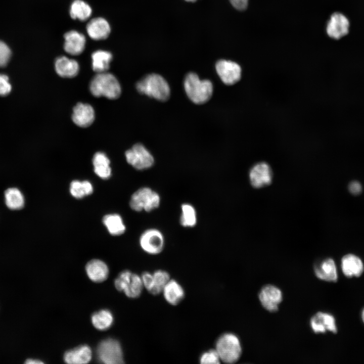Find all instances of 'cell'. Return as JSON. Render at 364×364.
<instances>
[{"mask_svg":"<svg viewBox=\"0 0 364 364\" xmlns=\"http://www.w3.org/2000/svg\"><path fill=\"white\" fill-rule=\"evenodd\" d=\"M93 70L97 73L106 72L113 58L112 54L105 50H97L91 56Z\"/></svg>","mask_w":364,"mask_h":364,"instance_id":"d4e9b609","label":"cell"},{"mask_svg":"<svg viewBox=\"0 0 364 364\" xmlns=\"http://www.w3.org/2000/svg\"><path fill=\"white\" fill-rule=\"evenodd\" d=\"M103 222L112 235H119L123 234L125 230L122 218L117 214H111L105 215Z\"/></svg>","mask_w":364,"mask_h":364,"instance_id":"f1b7e54d","label":"cell"},{"mask_svg":"<svg viewBox=\"0 0 364 364\" xmlns=\"http://www.w3.org/2000/svg\"><path fill=\"white\" fill-rule=\"evenodd\" d=\"M5 202L8 208L16 210L22 208L24 204L22 194L16 188H10L5 192Z\"/></svg>","mask_w":364,"mask_h":364,"instance_id":"f546056e","label":"cell"},{"mask_svg":"<svg viewBox=\"0 0 364 364\" xmlns=\"http://www.w3.org/2000/svg\"><path fill=\"white\" fill-rule=\"evenodd\" d=\"M361 317H362V321H363V323H364V309H363V310H362V312Z\"/></svg>","mask_w":364,"mask_h":364,"instance_id":"f35d334b","label":"cell"},{"mask_svg":"<svg viewBox=\"0 0 364 364\" xmlns=\"http://www.w3.org/2000/svg\"><path fill=\"white\" fill-rule=\"evenodd\" d=\"M85 270L89 279L96 283L103 282L109 275L108 266L99 259L89 261L85 266Z\"/></svg>","mask_w":364,"mask_h":364,"instance_id":"7402d4cb","label":"cell"},{"mask_svg":"<svg viewBox=\"0 0 364 364\" xmlns=\"http://www.w3.org/2000/svg\"><path fill=\"white\" fill-rule=\"evenodd\" d=\"M314 271L317 278L328 282H336L338 276L334 261L332 258H327L316 263L314 266Z\"/></svg>","mask_w":364,"mask_h":364,"instance_id":"44dd1931","label":"cell"},{"mask_svg":"<svg viewBox=\"0 0 364 364\" xmlns=\"http://www.w3.org/2000/svg\"><path fill=\"white\" fill-rule=\"evenodd\" d=\"M70 192L73 197L80 199L91 194L93 192V188L88 181L75 180L70 184Z\"/></svg>","mask_w":364,"mask_h":364,"instance_id":"4dcf8cb0","label":"cell"},{"mask_svg":"<svg viewBox=\"0 0 364 364\" xmlns=\"http://www.w3.org/2000/svg\"><path fill=\"white\" fill-rule=\"evenodd\" d=\"M341 268L343 274L347 277H359L363 271L361 259L353 254L343 256L341 260Z\"/></svg>","mask_w":364,"mask_h":364,"instance_id":"603a6c76","label":"cell"},{"mask_svg":"<svg viewBox=\"0 0 364 364\" xmlns=\"http://www.w3.org/2000/svg\"><path fill=\"white\" fill-rule=\"evenodd\" d=\"M258 296L262 306L270 312L277 311L279 305L283 300L281 291L277 287L271 285L263 287L260 291Z\"/></svg>","mask_w":364,"mask_h":364,"instance_id":"4fadbf2b","label":"cell"},{"mask_svg":"<svg viewBox=\"0 0 364 364\" xmlns=\"http://www.w3.org/2000/svg\"><path fill=\"white\" fill-rule=\"evenodd\" d=\"M65 51L71 55H78L84 50L86 44L85 36L81 33L72 30L64 35Z\"/></svg>","mask_w":364,"mask_h":364,"instance_id":"5bb4252c","label":"cell"},{"mask_svg":"<svg viewBox=\"0 0 364 364\" xmlns=\"http://www.w3.org/2000/svg\"><path fill=\"white\" fill-rule=\"evenodd\" d=\"M216 351L220 361L226 363L237 361L242 354V347L238 337L233 333L220 335L215 342Z\"/></svg>","mask_w":364,"mask_h":364,"instance_id":"277c9868","label":"cell"},{"mask_svg":"<svg viewBox=\"0 0 364 364\" xmlns=\"http://www.w3.org/2000/svg\"><path fill=\"white\" fill-rule=\"evenodd\" d=\"M310 325L312 331L315 333H324L327 331L334 333L337 332L334 316L327 313H316L311 318Z\"/></svg>","mask_w":364,"mask_h":364,"instance_id":"2e32d148","label":"cell"},{"mask_svg":"<svg viewBox=\"0 0 364 364\" xmlns=\"http://www.w3.org/2000/svg\"><path fill=\"white\" fill-rule=\"evenodd\" d=\"M116 289L130 298L140 296L144 288L141 277L128 270L121 271L114 281Z\"/></svg>","mask_w":364,"mask_h":364,"instance_id":"5b68a950","label":"cell"},{"mask_svg":"<svg viewBox=\"0 0 364 364\" xmlns=\"http://www.w3.org/2000/svg\"><path fill=\"white\" fill-rule=\"evenodd\" d=\"M127 162L138 170H144L152 166L153 156L141 144H136L125 152Z\"/></svg>","mask_w":364,"mask_h":364,"instance_id":"ba28073f","label":"cell"},{"mask_svg":"<svg viewBox=\"0 0 364 364\" xmlns=\"http://www.w3.org/2000/svg\"><path fill=\"white\" fill-rule=\"evenodd\" d=\"M93 163L95 173L103 179L108 178L111 174L110 160L103 152L96 153L93 159Z\"/></svg>","mask_w":364,"mask_h":364,"instance_id":"484cf974","label":"cell"},{"mask_svg":"<svg viewBox=\"0 0 364 364\" xmlns=\"http://www.w3.org/2000/svg\"><path fill=\"white\" fill-rule=\"evenodd\" d=\"M180 224L185 227H193L197 222L196 212L193 206L189 204L181 205Z\"/></svg>","mask_w":364,"mask_h":364,"instance_id":"1f68e13d","label":"cell"},{"mask_svg":"<svg viewBox=\"0 0 364 364\" xmlns=\"http://www.w3.org/2000/svg\"><path fill=\"white\" fill-rule=\"evenodd\" d=\"M55 68L60 76L72 78L77 75L79 66L76 60L66 56H61L55 60Z\"/></svg>","mask_w":364,"mask_h":364,"instance_id":"ffe728a7","label":"cell"},{"mask_svg":"<svg viewBox=\"0 0 364 364\" xmlns=\"http://www.w3.org/2000/svg\"><path fill=\"white\" fill-rule=\"evenodd\" d=\"M350 23L348 17L340 12L333 13L326 26L327 35L331 38L339 40L349 32Z\"/></svg>","mask_w":364,"mask_h":364,"instance_id":"9c48e42d","label":"cell"},{"mask_svg":"<svg viewBox=\"0 0 364 364\" xmlns=\"http://www.w3.org/2000/svg\"><path fill=\"white\" fill-rule=\"evenodd\" d=\"M184 88L189 98L196 104L208 102L213 94V84L209 80H201L197 74L190 72L186 76Z\"/></svg>","mask_w":364,"mask_h":364,"instance_id":"6da1fadb","label":"cell"},{"mask_svg":"<svg viewBox=\"0 0 364 364\" xmlns=\"http://www.w3.org/2000/svg\"><path fill=\"white\" fill-rule=\"evenodd\" d=\"M349 192L353 195H358L362 190L360 184L357 181H352L348 185Z\"/></svg>","mask_w":364,"mask_h":364,"instance_id":"d590c367","label":"cell"},{"mask_svg":"<svg viewBox=\"0 0 364 364\" xmlns=\"http://www.w3.org/2000/svg\"><path fill=\"white\" fill-rule=\"evenodd\" d=\"M11 52L8 46L0 40V67H5L11 57Z\"/></svg>","mask_w":364,"mask_h":364,"instance_id":"836d02e7","label":"cell"},{"mask_svg":"<svg viewBox=\"0 0 364 364\" xmlns=\"http://www.w3.org/2000/svg\"><path fill=\"white\" fill-rule=\"evenodd\" d=\"M72 119L77 126L81 127H88L94 121V110L88 104L78 103L73 108Z\"/></svg>","mask_w":364,"mask_h":364,"instance_id":"e0dca14e","label":"cell"},{"mask_svg":"<svg viewBox=\"0 0 364 364\" xmlns=\"http://www.w3.org/2000/svg\"><path fill=\"white\" fill-rule=\"evenodd\" d=\"M86 30L88 35L92 39L101 40L108 37L111 32V27L105 18L96 17L87 23Z\"/></svg>","mask_w":364,"mask_h":364,"instance_id":"9a60e30c","label":"cell"},{"mask_svg":"<svg viewBox=\"0 0 364 364\" xmlns=\"http://www.w3.org/2000/svg\"><path fill=\"white\" fill-rule=\"evenodd\" d=\"M248 0H230L232 5L236 9L240 11L246 9Z\"/></svg>","mask_w":364,"mask_h":364,"instance_id":"8d00e7d4","label":"cell"},{"mask_svg":"<svg viewBox=\"0 0 364 364\" xmlns=\"http://www.w3.org/2000/svg\"><path fill=\"white\" fill-rule=\"evenodd\" d=\"M215 69L221 81L226 85H233L241 78V67L234 61L218 60L215 64Z\"/></svg>","mask_w":364,"mask_h":364,"instance_id":"30bf717a","label":"cell"},{"mask_svg":"<svg viewBox=\"0 0 364 364\" xmlns=\"http://www.w3.org/2000/svg\"><path fill=\"white\" fill-rule=\"evenodd\" d=\"M140 244L146 253L152 255L158 254L163 250L164 247L163 235L156 229L147 230L141 235Z\"/></svg>","mask_w":364,"mask_h":364,"instance_id":"7c38bea8","label":"cell"},{"mask_svg":"<svg viewBox=\"0 0 364 364\" xmlns=\"http://www.w3.org/2000/svg\"><path fill=\"white\" fill-rule=\"evenodd\" d=\"M162 293L165 301L173 306L180 303L185 296V290L182 286L173 279L169 281L164 287Z\"/></svg>","mask_w":364,"mask_h":364,"instance_id":"d6986e66","label":"cell"},{"mask_svg":"<svg viewBox=\"0 0 364 364\" xmlns=\"http://www.w3.org/2000/svg\"><path fill=\"white\" fill-rule=\"evenodd\" d=\"M185 1H186L187 2H195L196 0H185Z\"/></svg>","mask_w":364,"mask_h":364,"instance_id":"ab89813d","label":"cell"},{"mask_svg":"<svg viewBox=\"0 0 364 364\" xmlns=\"http://www.w3.org/2000/svg\"><path fill=\"white\" fill-rule=\"evenodd\" d=\"M69 14L73 19L85 21L89 19L92 14L90 6L83 0H74L70 7Z\"/></svg>","mask_w":364,"mask_h":364,"instance_id":"4316f807","label":"cell"},{"mask_svg":"<svg viewBox=\"0 0 364 364\" xmlns=\"http://www.w3.org/2000/svg\"><path fill=\"white\" fill-rule=\"evenodd\" d=\"M27 364H42L43 362L39 359H27L25 362Z\"/></svg>","mask_w":364,"mask_h":364,"instance_id":"74e56055","label":"cell"},{"mask_svg":"<svg viewBox=\"0 0 364 364\" xmlns=\"http://www.w3.org/2000/svg\"><path fill=\"white\" fill-rule=\"evenodd\" d=\"M199 361L203 364H217L220 362L219 356L215 349L203 352L200 356Z\"/></svg>","mask_w":364,"mask_h":364,"instance_id":"d6a6232c","label":"cell"},{"mask_svg":"<svg viewBox=\"0 0 364 364\" xmlns=\"http://www.w3.org/2000/svg\"><path fill=\"white\" fill-rule=\"evenodd\" d=\"M98 360L106 364H120L124 363L123 355L119 341L113 338L101 341L97 349Z\"/></svg>","mask_w":364,"mask_h":364,"instance_id":"8992f818","label":"cell"},{"mask_svg":"<svg viewBox=\"0 0 364 364\" xmlns=\"http://www.w3.org/2000/svg\"><path fill=\"white\" fill-rule=\"evenodd\" d=\"M250 184L254 188H261L269 185L272 180L273 172L270 165L265 162L254 164L250 169Z\"/></svg>","mask_w":364,"mask_h":364,"instance_id":"8fae6325","label":"cell"},{"mask_svg":"<svg viewBox=\"0 0 364 364\" xmlns=\"http://www.w3.org/2000/svg\"><path fill=\"white\" fill-rule=\"evenodd\" d=\"M170 280L169 274L165 270L158 269L152 273V276L147 290L153 295L162 293L166 284Z\"/></svg>","mask_w":364,"mask_h":364,"instance_id":"cb8c5ba5","label":"cell"},{"mask_svg":"<svg viewBox=\"0 0 364 364\" xmlns=\"http://www.w3.org/2000/svg\"><path fill=\"white\" fill-rule=\"evenodd\" d=\"M92 357V351L87 345H81L67 351L63 359L69 364H84L89 362Z\"/></svg>","mask_w":364,"mask_h":364,"instance_id":"ac0fdd59","label":"cell"},{"mask_svg":"<svg viewBox=\"0 0 364 364\" xmlns=\"http://www.w3.org/2000/svg\"><path fill=\"white\" fill-rule=\"evenodd\" d=\"M136 88L140 93L160 101H166L170 97V90L168 83L158 74L146 75L137 82Z\"/></svg>","mask_w":364,"mask_h":364,"instance_id":"7a4b0ae2","label":"cell"},{"mask_svg":"<svg viewBox=\"0 0 364 364\" xmlns=\"http://www.w3.org/2000/svg\"><path fill=\"white\" fill-rule=\"evenodd\" d=\"M89 90L96 97H104L112 100L117 99L121 92L117 78L107 72L97 73L90 82Z\"/></svg>","mask_w":364,"mask_h":364,"instance_id":"3957f363","label":"cell"},{"mask_svg":"<svg viewBox=\"0 0 364 364\" xmlns=\"http://www.w3.org/2000/svg\"><path fill=\"white\" fill-rule=\"evenodd\" d=\"M160 198L157 193L148 187L141 188L131 196L129 205L133 210L150 212L160 204Z\"/></svg>","mask_w":364,"mask_h":364,"instance_id":"52a82bcc","label":"cell"},{"mask_svg":"<svg viewBox=\"0 0 364 364\" xmlns=\"http://www.w3.org/2000/svg\"><path fill=\"white\" fill-rule=\"evenodd\" d=\"M11 90V85L9 82L8 77L0 74V96L8 95Z\"/></svg>","mask_w":364,"mask_h":364,"instance_id":"e575fe53","label":"cell"},{"mask_svg":"<svg viewBox=\"0 0 364 364\" xmlns=\"http://www.w3.org/2000/svg\"><path fill=\"white\" fill-rule=\"evenodd\" d=\"M93 325L99 330L104 331L109 329L113 322V316L108 309H102L94 312L91 316Z\"/></svg>","mask_w":364,"mask_h":364,"instance_id":"83f0119b","label":"cell"}]
</instances>
